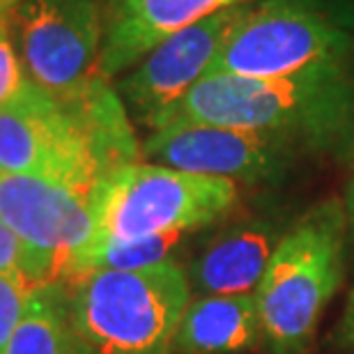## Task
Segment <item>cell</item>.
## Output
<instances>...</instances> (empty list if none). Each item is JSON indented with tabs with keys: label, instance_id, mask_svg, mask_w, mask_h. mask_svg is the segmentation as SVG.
<instances>
[{
	"label": "cell",
	"instance_id": "6da1fadb",
	"mask_svg": "<svg viewBox=\"0 0 354 354\" xmlns=\"http://www.w3.org/2000/svg\"><path fill=\"white\" fill-rule=\"evenodd\" d=\"M168 124L237 127L290 138L301 150H348L354 140V74L350 62L279 79L212 74L173 106L161 127Z\"/></svg>",
	"mask_w": 354,
	"mask_h": 354
},
{
	"label": "cell",
	"instance_id": "7a4b0ae2",
	"mask_svg": "<svg viewBox=\"0 0 354 354\" xmlns=\"http://www.w3.org/2000/svg\"><path fill=\"white\" fill-rule=\"evenodd\" d=\"M348 214L341 198L313 205L283 232L256 288L263 341L272 354H304L345 274Z\"/></svg>",
	"mask_w": 354,
	"mask_h": 354
},
{
	"label": "cell",
	"instance_id": "3957f363",
	"mask_svg": "<svg viewBox=\"0 0 354 354\" xmlns=\"http://www.w3.org/2000/svg\"><path fill=\"white\" fill-rule=\"evenodd\" d=\"M69 292L76 331L99 354H168L189 306V276L171 263L95 272Z\"/></svg>",
	"mask_w": 354,
	"mask_h": 354
},
{
	"label": "cell",
	"instance_id": "277c9868",
	"mask_svg": "<svg viewBox=\"0 0 354 354\" xmlns=\"http://www.w3.org/2000/svg\"><path fill=\"white\" fill-rule=\"evenodd\" d=\"M354 35L315 0H253L218 48L207 76L279 79L350 62Z\"/></svg>",
	"mask_w": 354,
	"mask_h": 354
},
{
	"label": "cell",
	"instance_id": "5b68a950",
	"mask_svg": "<svg viewBox=\"0 0 354 354\" xmlns=\"http://www.w3.org/2000/svg\"><path fill=\"white\" fill-rule=\"evenodd\" d=\"M235 203L237 182L232 180L133 161L106 182L99 237L138 239L159 232H194L223 218Z\"/></svg>",
	"mask_w": 354,
	"mask_h": 354
},
{
	"label": "cell",
	"instance_id": "8992f818",
	"mask_svg": "<svg viewBox=\"0 0 354 354\" xmlns=\"http://www.w3.org/2000/svg\"><path fill=\"white\" fill-rule=\"evenodd\" d=\"M26 76L53 99H74L104 76V10L99 0H26L19 10Z\"/></svg>",
	"mask_w": 354,
	"mask_h": 354
},
{
	"label": "cell",
	"instance_id": "52a82bcc",
	"mask_svg": "<svg viewBox=\"0 0 354 354\" xmlns=\"http://www.w3.org/2000/svg\"><path fill=\"white\" fill-rule=\"evenodd\" d=\"M104 189L41 175H0V221L62 281L67 260L99 237Z\"/></svg>",
	"mask_w": 354,
	"mask_h": 354
},
{
	"label": "cell",
	"instance_id": "ba28073f",
	"mask_svg": "<svg viewBox=\"0 0 354 354\" xmlns=\"http://www.w3.org/2000/svg\"><path fill=\"white\" fill-rule=\"evenodd\" d=\"M301 147L290 138L218 124H168L140 145L150 164L232 182H274Z\"/></svg>",
	"mask_w": 354,
	"mask_h": 354
},
{
	"label": "cell",
	"instance_id": "9c48e42d",
	"mask_svg": "<svg viewBox=\"0 0 354 354\" xmlns=\"http://www.w3.org/2000/svg\"><path fill=\"white\" fill-rule=\"evenodd\" d=\"M246 5L249 3L225 7L152 48L118 83V95L127 113L152 131L159 129L173 106L207 76L218 48L244 14Z\"/></svg>",
	"mask_w": 354,
	"mask_h": 354
},
{
	"label": "cell",
	"instance_id": "30bf717a",
	"mask_svg": "<svg viewBox=\"0 0 354 354\" xmlns=\"http://www.w3.org/2000/svg\"><path fill=\"white\" fill-rule=\"evenodd\" d=\"M242 3L253 0H109L99 72L109 81L184 28Z\"/></svg>",
	"mask_w": 354,
	"mask_h": 354
},
{
	"label": "cell",
	"instance_id": "8fae6325",
	"mask_svg": "<svg viewBox=\"0 0 354 354\" xmlns=\"http://www.w3.org/2000/svg\"><path fill=\"white\" fill-rule=\"evenodd\" d=\"M281 237L283 230L267 221H253L225 232L194 260L191 286L203 297L256 292Z\"/></svg>",
	"mask_w": 354,
	"mask_h": 354
},
{
	"label": "cell",
	"instance_id": "7c38bea8",
	"mask_svg": "<svg viewBox=\"0 0 354 354\" xmlns=\"http://www.w3.org/2000/svg\"><path fill=\"white\" fill-rule=\"evenodd\" d=\"M263 338L256 295H205L189 301L171 352L237 354Z\"/></svg>",
	"mask_w": 354,
	"mask_h": 354
},
{
	"label": "cell",
	"instance_id": "4fadbf2b",
	"mask_svg": "<svg viewBox=\"0 0 354 354\" xmlns=\"http://www.w3.org/2000/svg\"><path fill=\"white\" fill-rule=\"evenodd\" d=\"M86 350L90 348L76 331L69 292L58 281L30 290L3 354H81Z\"/></svg>",
	"mask_w": 354,
	"mask_h": 354
},
{
	"label": "cell",
	"instance_id": "5bb4252c",
	"mask_svg": "<svg viewBox=\"0 0 354 354\" xmlns=\"http://www.w3.org/2000/svg\"><path fill=\"white\" fill-rule=\"evenodd\" d=\"M187 235L189 232H159L138 239L99 237L67 260L62 281H74L95 272H129L171 263V256L180 249Z\"/></svg>",
	"mask_w": 354,
	"mask_h": 354
},
{
	"label": "cell",
	"instance_id": "9a60e30c",
	"mask_svg": "<svg viewBox=\"0 0 354 354\" xmlns=\"http://www.w3.org/2000/svg\"><path fill=\"white\" fill-rule=\"evenodd\" d=\"M0 274L24 279L32 288L41 286V283H58L53 269L37 253L28 249L24 239L14 235L3 221H0Z\"/></svg>",
	"mask_w": 354,
	"mask_h": 354
},
{
	"label": "cell",
	"instance_id": "2e32d148",
	"mask_svg": "<svg viewBox=\"0 0 354 354\" xmlns=\"http://www.w3.org/2000/svg\"><path fill=\"white\" fill-rule=\"evenodd\" d=\"M28 83L21 55L14 48L7 19L0 17V106H7L24 92Z\"/></svg>",
	"mask_w": 354,
	"mask_h": 354
},
{
	"label": "cell",
	"instance_id": "e0dca14e",
	"mask_svg": "<svg viewBox=\"0 0 354 354\" xmlns=\"http://www.w3.org/2000/svg\"><path fill=\"white\" fill-rule=\"evenodd\" d=\"M30 290L32 286L24 279L0 274V354L5 352L12 331L17 329L21 315H24Z\"/></svg>",
	"mask_w": 354,
	"mask_h": 354
},
{
	"label": "cell",
	"instance_id": "ac0fdd59",
	"mask_svg": "<svg viewBox=\"0 0 354 354\" xmlns=\"http://www.w3.org/2000/svg\"><path fill=\"white\" fill-rule=\"evenodd\" d=\"M315 3L336 26L354 35V0H315Z\"/></svg>",
	"mask_w": 354,
	"mask_h": 354
},
{
	"label": "cell",
	"instance_id": "d6986e66",
	"mask_svg": "<svg viewBox=\"0 0 354 354\" xmlns=\"http://www.w3.org/2000/svg\"><path fill=\"white\" fill-rule=\"evenodd\" d=\"M348 159L352 161V168H354V140L348 145ZM345 214H348V246L354 251V171H352V177L348 182V189H345Z\"/></svg>",
	"mask_w": 354,
	"mask_h": 354
},
{
	"label": "cell",
	"instance_id": "ffe728a7",
	"mask_svg": "<svg viewBox=\"0 0 354 354\" xmlns=\"http://www.w3.org/2000/svg\"><path fill=\"white\" fill-rule=\"evenodd\" d=\"M338 341H341L343 345H350V348H354V290L350 292L348 306H345L341 329H338Z\"/></svg>",
	"mask_w": 354,
	"mask_h": 354
},
{
	"label": "cell",
	"instance_id": "44dd1931",
	"mask_svg": "<svg viewBox=\"0 0 354 354\" xmlns=\"http://www.w3.org/2000/svg\"><path fill=\"white\" fill-rule=\"evenodd\" d=\"M17 3V0H0V17H5V12Z\"/></svg>",
	"mask_w": 354,
	"mask_h": 354
},
{
	"label": "cell",
	"instance_id": "7402d4cb",
	"mask_svg": "<svg viewBox=\"0 0 354 354\" xmlns=\"http://www.w3.org/2000/svg\"><path fill=\"white\" fill-rule=\"evenodd\" d=\"M81 354H99V352H95V350H86V352H81Z\"/></svg>",
	"mask_w": 354,
	"mask_h": 354
}]
</instances>
